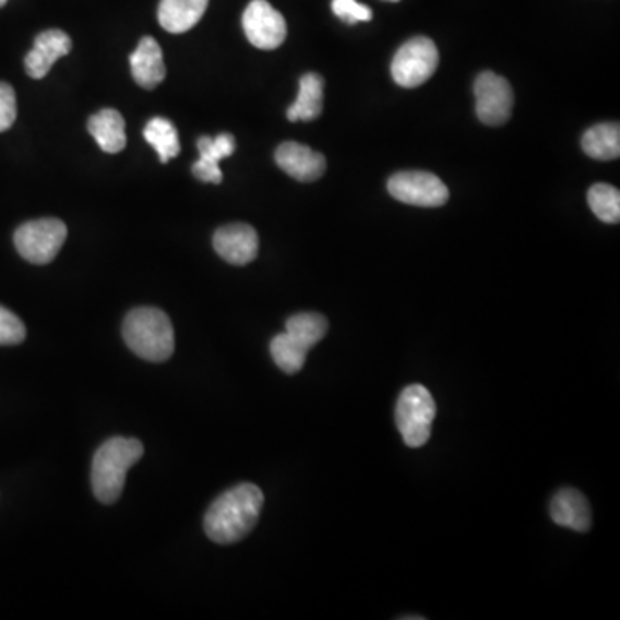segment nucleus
Returning <instances> with one entry per match:
<instances>
[{"instance_id":"24","label":"nucleus","mask_w":620,"mask_h":620,"mask_svg":"<svg viewBox=\"0 0 620 620\" xmlns=\"http://www.w3.org/2000/svg\"><path fill=\"white\" fill-rule=\"evenodd\" d=\"M26 327L11 310L0 306V345H20L25 342Z\"/></svg>"},{"instance_id":"21","label":"nucleus","mask_w":620,"mask_h":620,"mask_svg":"<svg viewBox=\"0 0 620 620\" xmlns=\"http://www.w3.org/2000/svg\"><path fill=\"white\" fill-rule=\"evenodd\" d=\"M327 319L315 312H302L286 321V333L297 339L307 350L318 345L327 333Z\"/></svg>"},{"instance_id":"19","label":"nucleus","mask_w":620,"mask_h":620,"mask_svg":"<svg viewBox=\"0 0 620 620\" xmlns=\"http://www.w3.org/2000/svg\"><path fill=\"white\" fill-rule=\"evenodd\" d=\"M583 151L596 160L619 159L620 127L617 123L596 124L583 135Z\"/></svg>"},{"instance_id":"28","label":"nucleus","mask_w":620,"mask_h":620,"mask_svg":"<svg viewBox=\"0 0 620 620\" xmlns=\"http://www.w3.org/2000/svg\"><path fill=\"white\" fill-rule=\"evenodd\" d=\"M386 2H398V0H386Z\"/></svg>"},{"instance_id":"17","label":"nucleus","mask_w":620,"mask_h":620,"mask_svg":"<svg viewBox=\"0 0 620 620\" xmlns=\"http://www.w3.org/2000/svg\"><path fill=\"white\" fill-rule=\"evenodd\" d=\"M88 133L106 154H118L127 147L124 119L115 109L98 110L88 119Z\"/></svg>"},{"instance_id":"18","label":"nucleus","mask_w":620,"mask_h":620,"mask_svg":"<svg viewBox=\"0 0 620 620\" xmlns=\"http://www.w3.org/2000/svg\"><path fill=\"white\" fill-rule=\"evenodd\" d=\"M324 80L321 74L307 73L300 78V91L297 100L286 112L291 123L314 121L323 112Z\"/></svg>"},{"instance_id":"12","label":"nucleus","mask_w":620,"mask_h":620,"mask_svg":"<svg viewBox=\"0 0 620 620\" xmlns=\"http://www.w3.org/2000/svg\"><path fill=\"white\" fill-rule=\"evenodd\" d=\"M73 41L70 35L62 29H47L35 38V46L29 50L25 59L26 73L33 80H41L49 74L50 68L58 59L64 58L71 52Z\"/></svg>"},{"instance_id":"26","label":"nucleus","mask_w":620,"mask_h":620,"mask_svg":"<svg viewBox=\"0 0 620 620\" xmlns=\"http://www.w3.org/2000/svg\"><path fill=\"white\" fill-rule=\"evenodd\" d=\"M17 116L16 94L8 83L0 82V133L13 127Z\"/></svg>"},{"instance_id":"6","label":"nucleus","mask_w":620,"mask_h":620,"mask_svg":"<svg viewBox=\"0 0 620 620\" xmlns=\"http://www.w3.org/2000/svg\"><path fill=\"white\" fill-rule=\"evenodd\" d=\"M440 53L433 40L416 37L405 41L392 61V76L396 85L416 88L428 82L437 71Z\"/></svg>"},{"instance_id":"7","label":"nucleus","mask_w":620,"mask_h":620,"mask_svg":"<svg viewBox=\"0 0 620 620\" xmlns=\"http://www.w3.org/2000/svg\"><path fill=\"white\" fill-rule=\"evenodd\" d=\"M388 192L396 201L417 207H441L450 199L446 184L426 171L396 172L388 181Z\"/></svg>"},{"instance_id":"22","label":"nucleus","mask_w":620,"mask_h":620,"mask_svg":"<svg viewBox=\"0 0 620 620\" xmlns=\"http://www.w3.org/2000/svg\"><path fill=\"white\" fill-rule=\"evenodd\" d=\"M270 348L271 357L283 372L297 374V372L302 371L309 350L302 347L297 339L291 338L286 331L282 335L274 336Z\"/></svg>"},{"instance_id":"2","label":"nucleus","mask_w":620,"mask_h":620,"mask_svg":"<svg viewBox=\"0 0 620 620\" xmlns=\"http://www.w3.org/2000/svg\"><path fill=\"white\" fill-rule=\"evenodd\" d=\"M143 457L142 441L110 438L95 453L92 462V488L100 502L110 505L123 493L128 470Z\"/></svg>"},{"instance_id":"23","label":"nucleus","mask_w":620,"mask_h":620,"mask_svg":"<svg viewBox=\"0 0 620 620\" xmlns=\"http://www.w3.org/2000/svg\"><path fill=\"white\" fill-rule=\"evenodd\" d=\"M588 204L598 219L613 225L620 219V192L612 184L596 183L589 188Z\"/></svg>"},{"instance_id":"20","label":"nucleus","mask_w":620,"mask_h":620,"mask_svg":"<svg viewBox=\"0 0 620 620\" xmlns=\"http://www.w3.org/2000/svg\"><path fill=\"white\" fill-rule=\"evenodd\" d=\"M143 136L147 140L148 145L159 155L163 164L175 159L180 154V136L176 131L175 124L166 118H152L145 128H143Z\"/></svg>"},{"instance_id":"9","label":"nucleus","mask_w":620,"mask_h":620,"mask_svg":"<svg viewBox=\"0 0 620 620\" xmlns=\"http://www.w3.org/2000/svg\"><path fill=\"white\" fill-rule=\"evenodd\" d=\"M241 25L253 47L274 50L286 38V21L267 0H252L241 17Z\"/></svg>"},{"instance_id":"8","label":"nucleus","mask_w":620,"mask_h":620,"mask_svg":"<svg viewBox=\"0 0 620 620\" xmlns=\"http://www.w3.org/2000/svg\"><path fill=\"white\" fill-rule=\"evenodd\" d=\"M476 95V115L481 123L488 127H500L506 123L514 109V91L505 78L493 71H485L474 83Z\"/></svg>"},{"instance_id":"5","label":"nucleus","mask_w":620,"mask_h":620,"mask_svg":"<svg viewBox=\"0 0 620 620\" xmlns=\"http://www.w3.org/2000/svg\"><path fill=\"white\" fill-rule=\"evenodd\" d=\"M68 237L64 223L53 217L29 220L14 233V246L25 261L32 264H49L56 259Z\"/></svg>"},{"instance_id":"3","label":"nucleus","mask_w":620,"mask_h":620,"mask_svg":"<svg viewBox=\"0 0 620 620\" xmlns=\"http://www.w3.org/2000/svg\"><path fill=\"white\" fill-rule=\"evenodd\" d=\"M123 338L133 354L148 362H166L175 351V330L166 312L139 307L124 319Z\"/></svg>"},{"instance_id":"14","label":"nucleus","mask_w":620,"mask_h":620,"mask_svg":"<svg viewBox=\"0 0 620 620\" xmlns=\"http://www.w3.org/2000/svg\"><path fill=\"white\" fill-rule=\"evenodd\" d=\"M550 515L553 523L577 533H588L592 527V509L581 491L562 488L551 498Z\"/></svg>"},{"instance_id":"25","label":"nucleus","mask_w":620,"mask_h":620,"mask_svg":"<svg viewBox=\"0 0 620 620\" xmlns=\"http://www.w3.org/2000/svg\"><path fill=\"white\" fill-rule=\"evenodd\" d=\"M333 13L345 21L348 25H357L360 21H371L372 11L368 5L360 4L357 0H333Z\"/></svg>"},{"instance_id":"1","label":"nucleus","mask_w":620,"mask_h":620,"mask_svg":"<svg viewBox=\"0 0 620 620\" xmlns=\"http://www.w3.org/2000/svg\"><path fill=\"white\" fill-rule=\"evenodd\" d=\"M264 506L261 488L241 482L225 491L208 506L204 518L205 535L217 545H233L246 538L258 524Z\"/></svg>"},{"instance_id":"11","label":"nucleus","mask_w":620,"mask_h":620,"mask_svg":"<svg viewBox=\"0 0 620 620\" xmlns=\"http://www.w3.org/2000/svg\"><path fill=\"white\" fill-rule=\"evenodd\" d=\"M276 164L279 169L291 176L297 181L310 183L315 181L326 171V159L323 154L297 142H285L276 151Z\"/></svg>"},{"instance_id":"13","label":"nucleus","mask_w":620,"mask_h":620,"mask_svg":"<svg viewBox=\"0 0 620 620\" xmlns=\"http://www.w3.org/2000/svg\"><path fill=\"white\" fill-rule=\"evenodd\" d=\"M196 148L201 157L192 166L193 176L204 183L219 184L223 181L219 163L233 155L237 148V140L229 133H220L214 139L201 136L196 140Z\"/></svg>"},{"instance_id":"16","label":"nucleus","mask_w":620,"mask_h":620,"mask_svg":"<svg viewBox=\"0 0 620 620\" xmlns=\"http://www.w3.org/2000/svg\"><path fill=\"white\" fill-rule=\"evenodd\" d=\"M208 0H160V26L169 33H184L202 20L207 9Z\"/></svg>"},{"instance_id":"4","label":"nucleus","mask_w":620,"mask_h":620,"mask_svg":"<svg viewBox=\"0 0 620 620\" xmlns=\"http://www.w3.org/2000/svg\"><path fill=\"white\" fill-rule=\"evenodd\" d=\"M437 417V404L428 388L410 384L398 396L395 408L396 428L404 443L410 449H420L428 443Z\"/></svg>"},{"instance_id":"10","label":"nucleus","mask_w":620,"mask_h":620,"mask_svg":"<svg viewBox=\"0 0 620 620\" xmlns=\"http://www.w3.org/2000/svg\"><path fill=\"white\" fill-rule=\"evenodd\" d=\"M213 246L217 255L229 264L247 265L258 258L259 235L252 226L235 223L214 233Z\"/></svg>"},{"instance_id":"15","label":"nucleus","mask_w":620,"mask_h":620,"mask_svg":"<svg viewBox=\"0 0 620 620\" xmlns=\"http://www.w3.org/2000/svg\"><path fill=\"white\" fill-rule=\"evenodd\" d=\"M130 64L135 82L147 91L155 88L166 78L163 50L155 38L145 37L140 40L135 52L131 53Z\"/></svg>"},{"instance_id":"27","label":"nucleus","mask_w":620,"mask_h":620,"mask_svg":"<svg viewBox=\"0 0 620 620\" xmlns=\"http://www.w3.org/2000/svg\"><path fill=\"white\" fill-rule=\"evenodd\" d=\"M8 4V0H0V8H4Z\"/></svg>"}]
</instances>
